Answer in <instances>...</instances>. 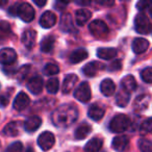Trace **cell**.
<instances>
[{"instance_id": "5b68a950", "label": "cell", "mask_w": 152, "mask_h": 152, "mask_svg": "<svg viewBox=\"0 0 152 152\" xmlns=\"http://www.w3.org/2000/svg\"><path fill=\"white\" fill-rule=\"evenodd\" d=\"M91 88H90L89 83H87V81L81 83L74 92V97L83 103L89 102L90 99H91Z\"/></svg>"}, {"instance_id": "ee69618b", "label": "cell", "mask_w": 152, "mask_h": 152, "mask_svg": "<svg viewBox=\"0 0 152 152\" xmlns=\"http://www.w3.org/2000/svg\"><path fill=\"white\" fill-rule=\"evenodd\" d=\"M96 3L100 5H107V7H110V5H114V1H96Z\"/></svg>"}, {"instance_id": "d590c367", "label": "cell", "mask_w": 152, "mask_h": 152, "mask_svg": "<svg viewBox=\"0 0 152 152\" xmlns=\"http://www.w3.org/2000/svg\"><path fill=\"white\" fill-rule=\"evenodd\" d=\"M22 149H23V145L21 142H15L7 147V152H21Z\"/></svg>"}, {"instance_id": "d4e9b609", "label": "cell", "mask_w": 152, "mask_h": 152, "mask_svg": "<svg viewBox=\"0 0 152 152\" xmlns=\"http://www.w3.org/2000/svg\"><path fill=\"white\" fill-rule=\"evenodd\" d=\"M19 125H20V123L17 122V121L9 123V124L5 125V127L3 128V134L7 135V137H17L20 132Z\"/></svg>"}, {"instance_id": "836d02e7", "label": "cell", "mask_w": 152, "mask_h": 152, "mask_svg": "<svg viewBox=\"0 0 152 152\" xmlns=\"http://www.w3.org/2000/svg\"><path fill=\"white\" fill-rule=\"evenodd\" d=\"M141 77L146 83H152V69L151 67H147L141 72Z\"/></svg>"}, {"instance_id": "7c38bea8", "label": "cell", "mask_w": 152, "mask_h": 152, "mask_svg": "<svg viewBox=\"0 0 152 152\" xmlns=\"http://www.w3.org/2000/svg\"><path fill=\"white\" fill-rule=\"evenodd\" d=\"M150 104V96L147 94H143V95H140L135 98L134 103H133V107L134 110L137 113L144 112L148 108Z\"/></svg>"}, {"instance_id": "9a60e30c", "label": "cell", "mask_w": 152, "mask_h": 152, "mask_svg": "<svg viewBox=\"0 0 152 152\" xmlns=\"http://www.w3.org/2000/svg\"><path fill=\"white\" fill-rule=\"evenodd\" d=\"M36 40H37V32L34 29H28L25 30L24 34H22L21 41L23 43V45L28 49H31L32 47L36 44Z\"/></svg>"}, {"instance_id": "e575fe53", "label": "cell", "mask_w": 152, "mask_h": 152, "mask_svg": "<svg viewBox=\"0 0 152 152\" xmlns=\"http://www.w3.org/2000/svg\"><path fill=\"white\" fill-rule=\"evenodd\" d=\"M141 152H150L151 151V143L148 140H139V143H137Z\"/></svg>"}, {"instance_id": "52a82bcc", "label": "cell", "mask_w": 152, "mask_h": 152, "mask_svg": "<svg viewBox=\"0 0 152 152\" xmlns=\"http://www.w3.org/2000/svg\"><path fill=\"white\" fill-rule=\"evenodd\" d=\"M24 22H31L34 18V10L29 3H20L18 7V15Z\"/></svg>"}, {"instance_id": "ffe728a7", "label": "cell", "mask_w": 152, "mask_h": 152, "mask_svg": "<svg viewBox=\"0 0 152 152\" xmlns=\"http://www.w3.org/2000/svg\"><path fill=\"white\" fill-rule=\"evenodd\" d=\"M104 114H105V110L102 106L98 105V104H93L90 106L89 110H88V116L94 121H99L103 118Z\"/></svg>"}, {"instance_id": "484cf974", "label": "cell", "mask_w": 152, "mask_h": 152, "mask_svg": "<svg viewBox=\"0 0 152 152\" xmlns=\"http://www.w3.org/2000/svg\"><path fill=\"white\" fill-rule=\"evenodd\" d=\"M92 131V127L88 123H83L79 125L75 130V137L77 140H83L89 135V133Z\"/></svg>"}, {"instance_id": "2e32d148", "label": "cell", "mask_w": 152, "mask_h": 152, "mask_svg": "<svg viewBox=\"0 0 152 152\" xmlns=\"http://www.w3.org/2000/svg\"><path fill=\"white\" fill-rule=\"evenodd\" d=\"M78 81V77L75 74H69V75L66 76L65 80L61 86V91L64 94H68L73 90V88L75 87V85Z\"/></svg>"}, {"instance_id": "6da1fadb", "label": "cell", "mask_w": 152, "mask_h": 152, "mask_svg": "<svg viewBox=\"0 0 152 152\" xmlns=\"http://www.w3.org/2000/svg\"><path fill=\"white\" fill-rule=\"evenodd\" d=\"M77 119H78V110L73 104H63L52 113L51 117L53 124L56 127H61V128L71 126L73 123L76 122Z\"/></svg>"}, {"instance_id": "4dcf8cb0", "label": "cell", "mask_w": 152, "mask_h": 152, "mask_svg": "<svg viewBox=\"0 0 152 152\" xmlns=\"http://www.w3.org/2000/svg\"><path fill=\"white\" fill-rule=\"evenodd\" d=\"M59 89V81L57 78H50L46 83V90L50 94H56Z\"/></svg>"}, {"instance_id": "d6986e66", "label": "cell", "mask_w": 152, "mask_h": 152, "mask_svg": "<svg viewBox=\"0 0 152 152\" xmlns=\"http://www.w3.org/2000/svg\"><path fill=\"white\" fill-rule=\"evenodd\" d=\"M42 124V119L38 116H31L24 122V128L27 132H34Z\"/></svg>"}, {"instance_id": "e0dca14e", "label": "cell", "mask_w": 152, "mask_h": 152, "mask_svg": "<svg viewBox=\"0 0 152 152\" xmlns=\"http://www.w3.org/2000/svg\"><path fill=\"white\" fill-rule=\"evenodd\" d=\"M137 85V80L133 77L132 75H127L125 77H123L122 80H121V88L122 90H124L125 92L130 94L131 92L135 91Z\"/></svg>"}, {"instance_id": "5bb4252c", "label": "cell", "mask_w": 152, "mask_h": 152, "mask_svg": "<svg viewBox=\"0 0 152 152\" xmlns=\"http://www.w3.org/2000/svg\"><path fill=\"white\" fill-rule=\"evenodd\" d=\"M55 23H56V16L51 11L45 12L40 19L41 26H42L43 28H47V29L51 28Z\"/></svg>"}, {"instance_id": "f1b7e54d", "label": "cell", "mask_w": 152, "mask_h": 152, "mask_svg": "<svg viewBox=\"0 0 152 152\" xmlns=\"http://www.w3.org/2000/svg\"><path fill=\"white\" fill-rule=\"evenodd\" d=\"M61 28L64 31H67V32H70V31H72V30H74L73 21H72V17L70 14H64V15L61 16Z\"/></svg>"}, {"instance_id": "f6af8a7d", "label": "cell", "mask_w": 152, "mask_h": 152, "mask_svg": "<svg viewBox=\"0 0 152 152\" xmlns=\"http://www.w3.org/2000/svg\"><path fill=\"white\" fill-rule=\"evenodd\" d=\"M34 3H36L38 7H44L46 4V1L45 0H34Z\"/></svg>"}, {"instance_id": "7bdbcfd3", "label": "cell", "mask_w": 152, "mask_h": 152, "mask_svg": "<svg viewBox=\"0 0 152 152\" xmlns=\"http://www.w3.org/2000/svg\"><path fill=\"white\" fill-rule=\"evenodd\" d=\"M9 101H10V97L9 96H1L0 97V104L3 106H7L9 104Z\"/></svg>"}, {"instance_id": "74e56055", "label": "cell", "mask_w": 152, "mask_h": 152, "mask_svg": "<svg viewBox=\"0 0 152 152\" xmlns=\"http://www.w3.org/2000/svg\"><path fill=\"white\" fill-rule=\"evenodd\" d=\"M11 30V25L9 22L2 21L0 22V34H7Z\"/></svg>"}, {"instance_id": "ac0fdd59", "label": "cell", "mask_w": 152, "mask_h": 152, "mask_svg": "<svg viewBox=\"0 0 152 152\" xmlns=\"http://www.w3.org/2000/svg\"><path fill=\"white\" fill-rule=\"evenodd\" d=\"M149 42L147 40L143 38H137L133 40L132 42V50L135 54H141V53H144L148 48H149Z\"/></svg>"}, {"instance_id": "ab89813d", "label": "cell", "mask_w": 152, "mask_h": 152, "mask_svg": "<svg viewBox=\"0 0 152 152\" xmlns=\"http://www.w3.org/2000/svg\"><path fill=\"white\" fill-rule=\"evenodd\" d=\"M69 4V2H66V1H56L54 3V9L57 11H63L66 9V7Z\"/></svg>"}, {"instance_id": "30bf717a", "label": "cell", "mask_w": 152, "mask_h": 152, "mask_svg": "<svg viewBox=\"0 0 152 152\" xmlns=\"http://www.w3.org/2000/svg\"><path fill=\"white\" fill-rule=\"evenodd\" d=\"M44 87V81L41 76H34L27 83V89L32 94H40Z\"/></svg>"}, {"instance_id": "83f0119b", "label": "cell", "mask_w": 152, "mask_h": 152, "mask_svg": "<svg viewBox=\"0 0 152 152\" xmlns=\"http://www.w3.org/2000/svg\"><path fill=\"white\" fill-rule=\"evenodd\" d=\"M117 50L115 48H99L97 51V56L102 59H112L116 57Z\"/></svg>"}, {"instance_id": "60d3db41", "label": "cell", "mask_w": 152, "mask_h": 152, "mask_svg": "<svg viewBox=\"0 0 152 152\" xmlns=\"http://www.w3.org/2000/svg\"><path fill=\"white\" fill-rule=\"evenodd\" d=\"M121 67H122V63H121L120 61H115L114 63L110 65V71H118V70L121 69Z\"/></svg>"}, {"instance_id": "bcb514c9", "label": "cell", "mask_w": 152, "mask_h": 152, "mask_svg": "<svg viewBox=\"0 0 152 152\" xmlns=\"http://www.w3.org/2000/svg\"><path fill=\"white\" fill-rule=\"evenodd\" d=\"M76 3L79 5H89L91 4V1H76Z\"/></svg>"}, {"instance_id": "4316f807", "label": "cell", "mask_w": 152, "mask_h": 152, "mask_svg": "<svg viewBox=\"0 0 152 152\" xmlns=\"http://www.w3.org/2000/svg\"><path fill=\"white\" fill-rule=\"evenodd\" d=\"M54 45H55V38L52 36H48L43 39L42 43H41V50L45 53H49L53 50Z\"/></svg>"}, {"instance_id": "d6a6232c", "label": "cell", "mask_w": 152, "mask_h": 152, "mask_svg": "<svg viewBox=\"0 0 152 152\" xmlns=\"http://www.w3.org/2000/svg\"><path fill=\"white\" fill-rule=\"evenodd\" d=\"M152 129V124H151V118H148L144 121L140 126V132L141 134H148L151 132Z\"/></svg>"}, {"instance_id": "f35d334b", "label": "cell", "mask_w": 152, "mask_h": 152, "mask_svg": "<svg viewBox=\"0 0 152 152\" xmlns=\"http://www.w3.org/2000/svg\"><path fill=\"white\" fill-rule=\"evenodd\" d=\"M137 7L141 12L147 11V10H149L150 7H151V3L148 2V1H139L137 4Z\"/></svg>"}, {"instance_id": "c3c4849f", "label": "cell", "mask_w": 152, "mask_h": 152, "mask_svg": "<svg viewBox=\"0 0 152 152\" xmlns=\"http://www.w3.org/2000/svg\"><path fill=\"white\" fill-rule=\"evenodd\" d=\"M25 152H34V149H32L31 147H29V148H27V150H26Z\"/></svg>"}, {"instance_id": "ba28073f", "label": "cell", "mask_w": 152, "mask_h": 152, "mask_svg": "<svg viewBox=\"0 0 152 152\" xmlns=\"http://www.w3.org/2000/svg\"><path fill=\"white\" fill-rule=\"evenodd\" d=\"M17 59V53L12 48H3L0 50V63L2 65H12Z\"/></svg>"}, {"instance_id": "44dd1931", "label": "cell", "mask_w": 152, "mask_h": 152, "mask_svg": "<svg viewBox=\"0 0 152 152\" xmlns=\"http://www.w3.org/2000/svg\"><path fill=\"white\" fill-rule=\"evenodd\" d=\"M100 91L106 97H110V96L114 95L115 91H116V86H115L114 81L110 78H106L104 80H102L101 85H100Z\"/></svg>"}, {"instance_id": "8d00e7d4", "label": "cell", "mask_w": 152, "mask_h": 152, "mask_svg": "<svg viewBox=\"0 0 152 152\" xmlns=\"http://www.w3.org/2000/svg\"><path fill=\"white\" fill-rule=\"evenodd\" d=\"M30 67H31V66H29V65L23 66V67L19 70V73H18V78H19V80H23V79L25 78L26 75L29 73Z\"/></svg>"}, {"instance_id": "cb8c5ba5", "label": "cell", "mask_w": 152, "mask_h": 152, "mask_svg": "<svg viewBox=\"0 0 152 152\" xmlns=\"http://www.w3.org/2000/svg\"><path fill=\"white\" fill-rule=\"evenodd\" d=\"M92 14L89 10L80 9L76 12V23L79 26H83L91 18Z\"/></svg>"}, {"instance_id": "8fae6325", "label": "cell", "mask_w": 152, "mask_h": 152, "mask_svg": "<svg viewBox=\"0 0 152 152\" xmlns=\"http://www.w3.org/2000/svg\"><path fill=\"white\" fill-rule=\"evenodd\" d=\"M29 97L27 96V94L24 92H20L17 95V97L14 100L13 106L16 110H23L29 105Z\"/></svg>"}, {"instance_id": "f546056e", "label": "cell", "mask_w": 152, "mask_h": 152, "mask_svg": "<svg viewBox=\"0 0 152 152\" xmlns=\"http://www.w3.org/2000/svg\"><path fill=\"white\" fill-rule=\"evenodd\" d=\"M129 99H130V94L121 89V91L116 96V103L117 105L121 106V107H125L128 104Z\"/></svg>"}, {"instance_id": "b9f144b4", "label": "cell", "mask_w": 152, "mask_h": 152, "mask_svg": "<svg viewBox=\"0 0 152 152\" xmlns=\"http://www.w3.org/2000/svg\"><path fill=\"white\" fill-rule=\"evenodd\" d=\"M18 7H19V3H15L14 5H12L9 10V14L13 16H17L18 15Z\"/></svg>"}, {"instance_id": "277c9868", "label": "cell", "mask_w": 152, "mask_h": 152, "mask_svg": "<svg viewBox=\"0 0 152 152\" xmlns=\"http://www.w3.org/2000/svg\"><path fill=\"white\" fill-rule=\"evenodd\" d=\"M89 30L95 38L104 39L108 34V27L101 20H94L89 25Z\"/></svg>"}, {"instance_id": "7a4b0ae2", "label": "cell", "mask_w": 152, "mask_h": 152, "mask_svg": "<svg viewBox=\"0 0 152 152\" xmlns=\"http://www.w3.org/2000/svg\"><path fill=\"white\" fill-rule=\"evenodd\" d=\"M130 126V119L124 114H120L115 116L110 122V131L115 133L124 132Z\"/></svg>"}, {"instance_id": "603a6c76", "label": "cell", "mask_w": 152, "mask_h": 152, "mask_svg": "<svg viewBox=\"0 0 152 152\" xmlns=\"http://www.w3.org/2000/svg\"><path fill=\"white\" fill-rule=\"evenodd\" d=\"M103 146V140L100 137H94L90 140L85 146V152H98Z\"/></svg>"}, {"instance_id": "1f68e13d", "label": "cell", "mask_w": 152, "mask_h": 152, "mask_svg": "<svg viewBox=\"0 0 152 152\" xmlns=\"http://www.w3.org/2000/svg\"><path fill=\"white\" fill-rule=\"evenodd\" d=\"M58 72H59L58 66L55 65V64H52V63L47 64V65L44 67V69H43V73H44V75H46V76L55 75V74H57Z\"/></svg>"}, {"instance_id": "8992f818", "label": "cell", "mask_w": 152, "mask_h": 152, "mask_svg": "<svg viewBox=\"0 0 152 152\" xmlns=\"http://www.w3.org/2000/svg\"><path fill=\"white\" fill-rule=\"evenodd\" d=\"M55 137L50 131H44L38 137V145L44 151H48L54 146Z\"/></svg>"}, {"instance_id": "7dc6e473", "label": "cell", "mask_w": 152, "mask_h": 152, "mask_svg": "<svg viewBox=\"0 0 152 152\" xmlns=\"http://www.w3.org/2000/svg\"><path fill=\"white\" fill-rule=\"evenodd\" d=\"M7 3V0H0V7H3Z\"/></svg>"}, {"instance_id": "7402d4cb", "label": "cell", "mask_w": 152, "mask_h": 152, "mask_svg": "<svg viewBox=\"0 0 152 152\" xmlns=\"http://www.w3.org/2000/svg\"><path fill=\"white\" fill-rule=\"evenodd\" d=\"M88 55H89V53H88V51L86 50V49H83V48L76 49V50H74L73 52L70 54V57H69L70 63L78 64V63H80V61H85L88 57Z\"/></svg>"}, {"instance_id": "3957f363", "label": "cell", "mask_w": 152, "mask_h": 152, "mask_svg": "<svg viewBox=\"0 0 152 152\" xmlns=\"http://www.w3.org/2000/svg\"><path fill=\"white\" fill-rule=\"evenodd\" d=\"M135 30L140 34H149L151 31V22L147 15L144 13H140L137 15L134 19Z\"/></svg>"}, {"instance_id": "4fadbf2b", "label": "cell", "mask_w": 152, "mask_h": 152, "mask_svg": "<svg viewBox=\"0 0 152 152\" xmlns=\"http://www.w3.org/2000/svg\"><path fill=\"white\" fill-rule=\"evenodd\" d=\"M112 146L117 152H124L129 146V139L126 135H118L113 140Z\"/></svg>"}, {"instance_id": "9c48e42d", "label": "cell", "mask_w": 152, "mask_h": 152, "mask_svg": "<svg viewBox=\"0 0 152 152\" xmlns=\"http://www.w3.org/2000/svg\"><path fill=\"white\" fill-rule=\"evenodd\" d=\"M105 66L103 65L100 61H91V63L87 64V65L83 67V72L86 76L88 77H93V76L97 75L98 72L102 71L104 69Z\"/></svg>"}]
</instances>
